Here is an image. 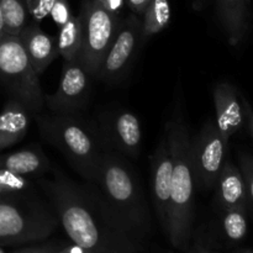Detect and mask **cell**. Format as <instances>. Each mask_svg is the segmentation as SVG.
I'll use <instances>...</instances> for the list:
<instances>
[{
    "instance_id": "obj_1",
    "label": "cell",
    "mask_w": 253,
    "mask_h": 253,
    "mask_svg": "<svg viewBox=\"0 0 253 253\" xmlns=\"http://www.w3.org/2000/svg\"><path fill=\"white\" fill-rule=\"evenodd\" d=\"M40 185L73 244L91 253H137L142 245L128 236L94 184H81L62 173Z\"/></svg>"
},
{
    "instance_id": "obj_2",
    "label": "cell",
    "mask_w": 253,
    "mask_h": 253,
    "mask_svg": "<svg viewBox=\"0 0 253 253\" xmlns=\"http://www.w3.org/2000/svg\"><path fill=\"white\" fill-rule=\"evenodd\" d=\"M165 132L172 152L173 173L166 227L163 229L170 245L180 251L190 246L194 221L195 178L192 165V136L189 133L180 100L166 124Z\"/></svg>"
},
{
    "instance_id": "obj_3",
    "label": "cell",
    "mask_w": 253,
    "mask_h": 253,
    "mask_svg": "<svg viewBox=\"0 0 253 253\" xmlns=\"http://www.w3.org/2000/svg\"><path fill=\"white\" fill-rule=\"evenodd\" d=\"M94 185L128 236L142 245L151 231V212L132 166L120 153L106 151Z\"/></svg>"
},
{
    "instance_id": "obj_4",
    "label": "cell",
    "mask_w": 253,
    "mask_h": 253,
    "mask_svg": "<svg viewBox=\"0 0 253 253\" xmlns=\"http://www.w3.org/2000/svg\"><path fill=\"white\" fill-rule=\"evenodd\" d=\"M35 120L43 140L56 147L88 183L98 177L104 150L93 124L77 114H36Z\"/></svg>"
},
{
    "instance_id": "obj_5",
    "label": "cell",
    "mask_w": 253,
    "mask_h": 253,
    "mask_svg": "<svg viewBox=\"0 0 253 253\" xmlns=\"http://www.w3.org/2000/svg\"><path fill=\"white\" fill-rule=\"evenodd\" d=\"M27 195L24 193L0 199V245L41 242L59 226L53 208Z\"/></svg>"
},
{
    "instance_id": "obj_6",
    "label": "cell",
    "mask_w": 253,
    "mask_h": 253,
    "mask_svg": "<svg viewBox=\"0 0 253 253\" xmlns=\"http://www.w3.org/2000/svg\"><path fill=\"white\" fill-rule=\"evenodd\" d=\"M0 83L32 115L44 108V94L40 76L32 67L19 36L4 34L0 37Z\"/></svg>"
},
{
    "instance_id": "obj_7",
    "label": "cell",
    "mask_w": 253,
    "mask_h": 253,
    "mask_svg": "<svg viewBox=\"0 0 253 253\" xmlns=\"http://www.w3.org/2000/svg\"><path fill=\"white\" fill-rule=\"evenodd\" d=\"M79 16L82 19V48L78 59L86 73L98 79L106 52L123 19L119 14L104 9L98 0H83Z\"/></svg>"
},
{
    "instance_id": "obj_8",
    "label": "cell",
    "mask_w": 253,
    "mask_h": 253,
    "mask_svg": "<svg viewBox=\"0 0 253 253\" xmlns=\"http://www.w3.org/2000/svg\"><path fill=\"white\" fill-rule=\"evenodd\" d=\"M105 151L137 158L141 152L142 130L137 116L125 109H114L93 124Z\"/></svg>"
},
{
    "instance_id": "obj_9",
    "label": "cell",
    "mask_w": 253,
    "mask_h": 253,
    "mask_svg": "<svg viewBox=\"0 0 253 253\" xmlns=\"http://www.w3.org/2000/svg\"><path fill=\"white\" fill-rule=\"evenodd\" d=\"M227 143L217 130L214 120H208L197 136L192 137V165L195 184L211 188L216 184L225 163Z\"/></svg>"
},
{
    "instance_id": "obj_10",
    "label": "cell",
    "mask_w": 253,
    "mask_h": 253,
    "mask_svg": "<svg viewBox=\"0 0 253 253\" xmlns=\"http://www.w3.org/2000/svg\"><path fill=\"white\" fill-rule=\"evenodd\" d=\"M142 19L131 14L121 20L113 43L105 54L98 79L109 84H116L124 79L135 59L137 49L142 46L141 40Z\"/></svg>"
},
{
    "instance_id": "obj_11",
    "label": "cell",
    "mask_w": 253,
    "mask_h": 253,
    "mask_svg": "<svg viewBox=\"0 0 253 253\" xmlns=\"http://www.w3.org/2000/svg\"><path fill=\"white\" fill-rule=\"evenodd\" d=\"M90 79L79 59L64 62L58 88L54 93L44 95V106L52 114H78L88 103Z\"/></svg>"
},
{
    "instance_id": "obj_12",
    "label": "cell",
    "mask_w": 253,
    "mask_h": 253,
    "mask_svg": "<svg viewBox=\"0 0 253 253\" xmlns=\"http://www.w3.org/2000/svg\"><path fill=\"white\" fill-rule=\"evenodd\" d=\"M173 161L167 135L162 136L157 148L151 156V179L156 214L162 229L166 227L172 185Z\"/></svg>"
},
{
    "instance_id": "obj_13",
    "label": "cell",
    "mask_w": 253,
    "mask_h": 253,
    "mask_svg": "<svg viewBox=\"0 0 253 253\" xmlns=\"http://www.w3.org/2000/svg\"><path fill=\"white\" fill-rule=\"evenodd\" d=\"M214 104L216 111L217 130L221 133L225 142L244 125V105L239 98L236 88L227 82H220L214 86Z\"/></svg>"
},
{
    "instance_id": "obj_14",
    "label": "cell",
    "mask_w": 253,
    "mask_h": 253,
    "mask_svg": "<svg viewBox=\"0 0 253 253\" xmlns=\"http://www.w3.org/2000/svg\"><path fill=\"white\" fill-rule=\"evenodd\" d=\"M20 41L37 74H42L47 67L59 57L57 36L47 34L39 22L30 20L19 34Z\"/></svg>"
},
{
    "instance_id": "obj_15",
    "label": "cell",
    "mask_w": 253,
    "mask_h": 253,
    "mask_svg": "<svg viewBox=\"0 0 253 253\" xmlns=\"http://www.w3.org/2000/svg\"><path fill=\"white\" fill-rule=\"evenodd\" d=\"M216 185L217 200L222 210L247 209L249 193L241 169L237 166L230 161H225Z\"/></svg>"
},
{
    "instance_id": "obj_16",
    "label": "cell",
    "mask_w": 253,
    "mask_h": 253,
    "mask_svg": "<svg viewBox=\"0 0 253 253\" xmlns=\"http://www.w3.org/2000/svg\"><path fill=\"white\" fill-rule=\"evenodd\" d=\"M31 113L16 99H10L0 111V152L26 136Z\"/></svg>"
},
{
    "instance_id": "obj_17",
    "label": "cell",
    "mask_w": 253,
    "mask_h": 253,
    "mask_svg": "<svg viewBox=\"0 0 253 253\" xmlns=\"http://www.w3.org/2000/svg\"><path fill=\"white\" fill-rule=\"evenodd\" d=\"M250 0H216L220 24L231 46H237L249 29Z\"/></svg>"
},
{
    "instance_id": "obj_18",
    "label": "cell",
    "mask_w": 253,
    "mask_h": 253,
    "mask_svg": "<svg viewBox=\"0 0 253 253\" xmlns=\"http://www.w3.org/2000/svg\"><path fill=\"white\" fill-rule=\"evenodd\" d=\"M0 168L25 177H40L49 170L51 163L41 148L31 147L0 155Z\"/></svg>"
},
{
    "instance_id": "obj_19",
    "label": "cell",
    "mask_w": 253,
    "mask_h": 253,
    "mask_svg": "<svg viewBox=\"0 0 253 253\" xmlns=\"http://www.w3.org/2000/svg\"><path fill=\"white\" fill-rule=\"evenodd\" d=\"M59 56L64 62H71L79 58L82 48V19L72 15L62 26L57 35Z\"/></svg>"
},
{
    "instance_id": "obj_20",
    "label": "cell",
    "mask_w": 253,
    "mask_h": 253,
    "mask_svg": "<svg viewBox=\"0 0 253 253\" xmlns=\"http://www.w3.org/2000/svg\"><path fill=\"white\" fill-rule=\"evenodd\" d=\"M170 5L168 0H152L145 14L142 15V30L141 40L142 43L153 35L160 34L169 25Z\"/></svg>"
},
{
    "instance_id": "obj_21",
    "label": "cell",
    "mask_w": 253,
    "mask_h": 253,
    "mask_svg": "<svg viewBox=\"0 0 253 253\" xmlns=\"http://www.w3.org/2000/svg\"><path fill=\"white\" fill-rule=\"evenodd\" d=\"M5 34L19 36L25 25L30 21L26 0H0Z\"/></svg>"
},
{
    "instance_id": "obj_22",
    "label": "cell",
    "mask_w": 253,
    "mask_h": 253,
    "mask_svg": "<svg viewBox=\"0 0 253 253\" xmlns=\"http://www.w3.org/2000/svg\"><path fill=\"white\" fill-rule=\"evenodd\" d=\"M221 229L227 241L231 244L241 242L247 235L246 209L224 210L221 216Z\"/></svg>"
},
{
    "instance_id": "obj_23",
    "label": "cell",
    "mask_w": 253,
    "mask_h": 253,
    "mask_svg": "<svg viewBox=\"0 0 253 253\" xmlns=\"http://www.w3.org/2000/svg\"><path fill=\"white\" fill-rule=\"evenodd\" d=\"M31 189L32 183L29 177L0 168V197L24 194Z\"/></svg>"
},
{
    "instance_id": "obj_24",
    "label": "cell",
    "mask_w": 253,
    "mask_h": 253,
    "mask_svg": "<svg viewBox=\"0 0 253 253\" xmlns=\"http://www.w3.org/2000/svg\"><path fill=\"white\" fill-rule=\"evenodd\" d=\"M26 1L31 19L40 24L44 17L48 16L56 0H26Z\"/></svg>"
},
{
    "instance_id": "obj_25",
    "label": "cell",
    "mask_w": 253,
    "mask_h": 253,
    "mask_svg": "<svg viewBox=\"0 0 253 253\" xmlns=\"http://www.w3.org/2000/svg\"><path fill=\"white\" fill-rule=\"evenodd\" d=\"M240 169L245 178L247 193L253 204V156L249 153H241L240 156Z\"/></svg>"
},
{
    "instance_id": "obj_26",
    "label": "cell",
    "mask_w": 253,
    "mask_h": 253,
    "mask_svg": "<svg viewBox=\"0 0 253 253\" xmlns=\"http://www.w3.org/2000/svg\"><path fill=\"white\" fill-rule=\"evenodd\" d=\"M49 15L58 26H62L72 16L68 0H56L49 11Z\"/></svg>"
},
{
    "instance_id": "obj_27",
    "label": "cell",
    "mask_w": 253,
    "mask_h": 253,
    "mask_svg": "<svg viewBox=\"0 0 253 253\" xmlns=\"http://www.w3.org/2000/svg\"><path fill=\"white\" fill-rule=\"evenodd\" d=\"M49 246H51L54 253H91L88 250L73 244V242L64 245H49Z\"/></svg>"
},
{
    "instance_id": "obj_28",
    "label": "cell",
    "mask_w": 253,
    "mask_h": 253,
    "mask_svg": "<svg viewBox=\"0 0 253 253\" xmlns=\"http://www.w3.org/2000/svg\"><path fill=\"white\" fill-rule=\"evenodd\" d=\"M152 0H126V4L130 7L131 11L133 14L138 15V16H142L145 14L146 9L148 7V5L151 4Z\"/></svg>"
},
{
    "instance_id": "obj_29",
    "label": "cell",
    "mask_w": 253,
    "mask_h": 253,
    "mask_svg": "<svg viewBox=\"0 0 253 253\" xmlns=\"http://www.w3.org/2000/svg\"><path fill=\"white\" fill-rule=\"evenodd\" d=\"M98 1L108 11L113 12V14H119V11H120L123 5L126 2V0H98Z\"/></svg>"
},
{
    "instance_id": "obj_30",
    "label": "cell",
    "mask_w": 253,
    "mask_h": 253,
    "mask_svg": "<svg viewBox=\"0 0 253 253\" xmlns=\"http://www.w3.org/2000/svg\"><path fill=\"white\" fill-rule=\"evenodd\" d=\"M11 253H54L49 245H42V246H27L16 250Z\"/></svg>"
},
{
    "instance_id": "obj_31",
    "label": "cell",
    "mask_w": 253,
    "mask_h": 253,
    "mask_svg": "<svg viewBox=\"0 0 253 253\" xmlns=\"http://www.w3.org/2000/svg\"><path fill=\"white\" fill-rule=\"evenodd\" d=\"M187 253H215L212 251L211 247L208 244H205L204 241H198L197 244H194L193 246H189V249L187 250Z\"/></svg>"
},
{
    "instance_id": "obj_32",
    "label": "cell",
    "mask_w": 253,
    "mask_h": 253,
    "mask_svg": "<svg viewBox=\"0 0 253 253\" xmlns=\"http://www.w3.org/2000/svg\"><path fill=\"white\" fill-rule=\"evenodd\" d=\"M242 105H244V111H245V116L249 120V128L250 132H251L252 137H253V110L251 109V106L246 103L245 100H242Z\"/></svg>"
},
{
    "instance_id": "obj_33",
    "label": "cell",
    "mask_w": 253,
    "mask_h": 253,
    "mask_svg": "<svg viewBox=\"0 0 253 253\" xmlns=\"http://www.w3.org/2000/svg\"><path fill=\"white\" fill-rule=\"evenodd\" d=\"M208 0H193V9L194 10H202L204 9V6L207 5Z\"/></svg>"
},
{
    "instance_id": "obj_34",
    "label": "cell",
    "mask_w": 253,
    "mask_h": 253,
    "mask_svg": "<svg viewBox=\"0 0 253 253\" xmlns=\"http://www.w3.org/2000/svg\"><path fill=\"white\" fill-rule=\"evenodd\" d=\"M5 34L4 30V20H2V12H1V6H0V37Z\"/></svg>"
},
{
    "instance_id": "obj_35",
    "label": "cell",
    "mask_w": 253,
    "mask_h": 253,
    "mask_svg": "<svg viewBox=\"0 0 253 253\" xmlns=\"http://www.w3.org/2000/svg\"><path fill=\"white\" fill-rule=\"evenodd\" d=\"M235 253H253V251H252V250H250V249H242V250H240V251H237Z\"/></svg>"
},
{
    "instance_id": "obj_36",
    "label": "cell",
    "mask_w": 253,
    "mask_h": 253,
    "mask_svg": "<svg viewBox=\"0 0 253 253\" xmlns=\"http://www.w3.org/2000/svg\"><path fill=\"white\" fill-rule=\"evenodd\" d=\"M0 253H5V252L1 250V247H0Z\"/></svg>"
},
{
    "instance_id": "obj_37",
    "label": "cell",
    "mask_w": 253,
    "mask_h": 253,
    "mask_svg": "<svg viewBox=\"0 0 253 253\" xmlns=\"http://www.w3.org/2000/svg\"><path fill=\"white\" fill-rule=\"evenodd\" d=\"M0 199H1V197H0Z\"/></svg>"
}]
</instances>
